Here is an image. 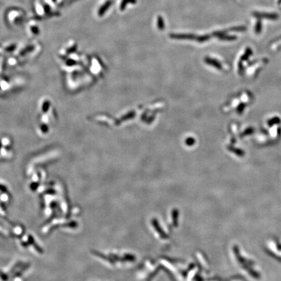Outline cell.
Returning a JSON list of instances; mask_svg holds the SVG:
<instances>
[{"instance_id":"2","label":"cell","mask_w":281,"mask_h":281,"mask_svg":"<svg viewBox=\"0 0 281 281\" xmlns=\"http://www.w3.org/2000/svg\"><path fill=\"white\" fill-rule=\"evenodd\" d=\"M137 2L136 0H123V2H122V3H121V9L122 11L124 10V8L126 7V5H127L128 3H135Z\"/></svg>"},{"instance_id":"3","label":"cell","mask_w":281,"mask_h":281,"mask_svg":"<svg viewBox=\"0 0 281 281\" xmlns=\"http://www.w3.org/2000/svg\"><path fill=\"white\" fill-rule=\"evenodd\" d=\"M158 27L160 29H163L165 27V24L163 22V19L162 17L159 16L158 18Z\"/></svg>"},{"instance_id":"1","label":"cell","mask_w":281,"mask_h":281,"mask_svg":"<svg viewBox=\"0 0 281 281\" xmlns=\"http://www.w3.org/2000/svg\"><path fill=\"white\" fill-rule=\"evenodd\" d=\"M170 37L173 38H182V39H195V35L192 34H170Z\"/></svg>"},{"instance_id":"4","label":"cell","mask_w":281,"mask_h":281,"mask_svg":"<svg viewBox=\"0 0 281 281\" xmlns=\"http://www.w3.org/2000/svg\"><path fill=\"white\" fill-rule=\"evenodd\" d=\"M209 38V36L208 35H204L202 36H199V37L197 38V40L199 41V42H204V41L208 40Z\"/></svg>"}]
</instances>
